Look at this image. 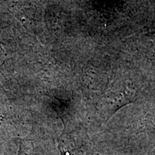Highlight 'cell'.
I'll list each match as a JSON object with an SVG mask.
<instances>
[{
	"label": "cell",
	"instance_id": "6da1fadb",
	"mask_svg": "<svg viewBox=\"0 0 155 155\" xmlns=\"http://www.w3.org/2000/svg\"><path fill=\"white\" fill-rule=\"evenodd\" d=\"M97 155H102V154H98V153H97Z\"/></svg>",
	"mask_w": 155,
	"mask_h": 155
}]
</instances>
